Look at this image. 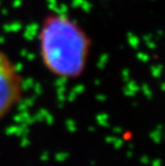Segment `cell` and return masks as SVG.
Segmentation results:
<instances>
[{
	"mask_svg": "<svg viewBox=\"0 0 165 166\" xmlns=\"http://www.w3.org/2000/svg\"><path fill=\"white\" fill-rule=\"evenodd\" d=\"M25 81L18 65L3 49H0V121L20 103Z\"/></svg>",
	"mask_w": 165,
	"mask_h": 166,
	"instance_id": "cell-2",
	"label": "cell"
},
{
	"mask_svg": "<svg viewBox=\"0 0 165 166\" xmlns=\"http://www.w3.org/2000/svg\"><path fill=\"white\" fill-rule=\"evenodd\" d=\"M39 54L46 71L55 77L77 79L88 67L92 39L73 17L51 12L42 19L38 32Z\"/></svg>",
	"mask_w": 165,
	"mask_h": 166,
	"instance_id": "cell-1",
	"label": "cell"
}]
</instances>
